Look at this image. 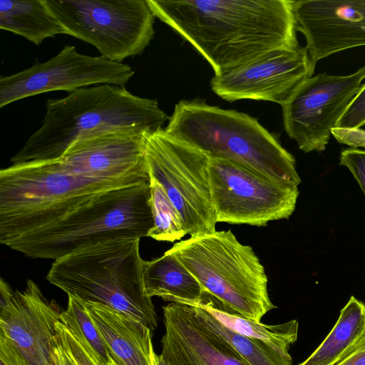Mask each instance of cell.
Returning <instances> with one entry per match:
<instances>
[{"label":"cell","mask_w":365,"mask_h":365,"mask_svg":"<svg viewBox=\"0 0 365 365\" xmlns=\"http://www.w3.org/2000/svg\"><path fill=\"white\" fill-rule=\"evenodd\" d=\"M155 17L220 75L275 49L299 46L290 0H147Z\"/></svg>","instance_id":"cell-1"},{"label":"cell","mask_w":365,"mask_h":365,"mask_svg":"<svg viewBox=\"0 0 365 365\" xmlns=\"http://www.w3.org/2000/svg\"><path fill=\"white\" fill-rule=\"evenodd\" d=\"M169 118L156 100L135 96L124 86L81 88L47 101L40 128L11 162L55 160L80 140L107 133H151Z\"/></svg>","instance_id":"cell-2"},{"label":"cell","mask_w":365,"mask_h":365,"mask_svg":"<svg viewBox=\"0 0 365 365\" xmlns=\"http://www.w3.org/2000/svg\"><path fill=\"white\" fill-rule=\"evenodd\" d=\"M153 226L150 182L96 193L43 225L1 241L31 259H59L90 244L147 237Z\"/></svg>","instance_id":"cell-3"},{"label":"cell","mask_w":365,"mask_h":365,"mask_svg":"<svg viewBox=\"0 0 365 365\" xmlns=\"http://www.w3.org/2000/svg\"><path fill=\"white\" fill-rule=\"evenodd\" d=\"M164 130L210 158L235 161L282 184L298 187L301 183L292 155L245 113L200 100L180 101Z\"/></svg>","instance_id":"cell-4"},{"label":"cell","mask_w":365,"mask_h":365,"mask_svg":"<svg viewBox=\"0 0 365 365\" xmlns=\"http://www.w3.org/2000/svg\"><path fill=\"white\" fill-rule=\"evenodd\" d=\"M138 237H119L83 246L53 262L46 279L68 296L99 302L140 321L158 324L145 291Z\"/></svg>","instance_id":"cell-5"},{"label":"cell","mask_w":365,"mask_h":365,"mask_svg":"<svg viewBox=\"0 0 365 365\" xmlns=\"http://www.w3.org/2000/svg\"><path fill=\"white\" fill-rule=\"evenodd\" d=\"M168 251L223 309L261 322L276 308L269 297L267 277L259 257L230 230L190 237Z\"/></svg>","instance_id":"cell-6"},{"label":"cell","mask_w":365,"mask_h":365,"mask_svg":"<svg viewBox=\"0 0 365 365\" xmlns=\"http://www.w3.org/2000/svg\"><path fill=\"white\" fill-rule=\"evenodd\" d=\"M67 35L118 63L141 54L153 38L155 16L147 0H43Z\"/></svg>","instance_id":"cell-7"},{"label":"cell","mask_w":365,"mask_h":365,"mask_svg":"<svg viewBox=\"0 0 365 365\" xmlns=\"http://www.w3.org/2000/svg\"><path fill=\"white\" fill-rule=\"evenodd\" d=\"M150 178L157 180L180 214L187 235L216 232L209 167L210 157L165 130L145 135Z\"/></svg>","instance_id":"cell-8"},{"label":"cell","mask_w":365,"mask_h":365,"mask_svg":"<svg viewBox=\"0 0 365 365\" xmlns=\"http://www.w3.org/2000/svg\"><path fill=\"white\" fill-rule=\"evenodd\" d=\"M210 185L217 222L265 227L289 219L298 187L273 181L235 161L210 158Z\"/></svg>","instance_id":"cell-9"},{"label":"cell","mask_w":365,"mask_h":365,"mask_svg":"<svg viewBox=\"0 0 365 365\" xmlns=\"http://www.w3.org/2000/svg\"><path fill=\"white\" fill-rule=\"evenodd\" d=\"M1 365H51L58 343V306L29 279L23 291L0 280Z\"/></svg>","instance_id":"cell-10"},{"label":"cell","mask_w":365,"mask_h":365,"mask_svg":"<svg viewBox=\"0 0 365 365\" xmlns=\"http://www.w3.org/2000/svg\"><path fill=\"white\" fill-rule=\"evenodd\" d=\"M365 66L346 76L326 73L303 81L282 106L284 129L304 153L326 149L331 130L361 87Z\"/></svg>","instance_id":"cell-11"},{"label":"cell","mask_w":365,"mask_h":365,"mask_svg":"<svg viewBox=\"0 0 365 365\" xmlns=\"http://www.w3.org/2000/svg\"><path fill=\"white\" fill-rule=\"evenodd\" d=\"M133 68L101 56L81 54L66 46L51 59L16 73L0 77V108L20 99L56 91L71 92L99 84L125 86Z\"/></svg>","instance_id":"cell-12"},{"label":"cell","mask_w":365,"mask_h":365,"mask_svg":"<svg viewBox=\"0 0 365 365\" xmlns=\"http://www.w3.org/2000/svg\"><path fill=\"white\" fill-rule=\"evenodd\" d=\"M314 68L305 47L279 48L215 75L210 86L216 95L229 102L252 99L282 106L303 81L313 76Z\"/></svg>","instance_id":"cell-13"},{"label":"cell","mask_w":365,"mask_h":365,"mask_svg":"<svg viewBox=\"0 0 365 365\" xmlns=\"http://www.w3.org/2000/svg\"><path fill=\"white\" fill-rule=\"evenodd\" d=\"M145 134L107 133L80 140L58 159L87 178L124 187L150 182Z\"/></svg>","instance_id":"cell-14"},{"label":"cell","mask_w":365,"mask_h":365,"mask_svg":"<svg viewBox=\"0 0 365 365\" xmlns=\"http://www.w3.org/2000/svg\"><path fill=\"white\" fill-rule=\"evenodd\" d=\"M293 12L314 66L336 53L365 46V0L293 1Z\"/></svg>","instance_id":"cell-15"},{"label":"cell","mask_w":365,"mask_h":365,"mask_svg":"<svg viewBox=\"0 0 365 365\" xmlns=\"http://www.w3.org/2000/svg\"><path fill=\"white\" fill-rule=\"evenodd\" d=\"M83 303L117 365H158L148 327L106 304Z\"/></svg>","instance_id":"cell-16"},{"label":"cell","mask_w":365,"mask_h":365,"mask_svg":"<svg viewBox=\"0 0 365 365\" xmlns=\"http://www.w3.org/2000/svg\"><path fill=\"white\" fill-rule=\"evenodd\" d=\"M145 291L150 297H158L170 302L197 305L207 300L197 279L172 253L143 262Z\"/></svg>","instance_id":"cell-17"},{"label":"cell","mask_w":365,"mask_h":365,"mask_svg":"<svg viewBox=\"0 0 365 365\" xmlns=\"http://www.w3.org/2000/svg\"><path fill=\"white\" fill-rule=\"evenodd\" d=\"M365 333V304L351 296L334 327L312 354L299 365H336Z\"/></svg>","instance_id":"cell-18"},{"label":"cell","mask_w":365,"mask_h":365,"mask_svg":"<svg viewBox=\"0 0 365 365\" xmlns=\"http://www.w3.org/2000/svg\"><path fill=\"white\" fill-rule=\"evenodd\" d=\"M160 356L170 365H249L228 344L217 336L202 333L184 346L167 329Z\"/></svg>","instance_id":"cell-19"},{"label":"cell","mask_w":365,"mask_h":365,"mask_svg":"<svg viewBox=\"0 0 365 365\" xmlns=\"http://www.w3.org/2000/svg\"><path fill=\"white\" fill-rule=\"evenodd\" d=\"M0 29L21 36L36 46L47 38L67 34L48 11L43 0H1Z\"/></svg>","instance_id":"cell-20"},{"label":"cell","mask_w":365,"mask_h":365,"mask_svg":"<svg viewBox=\"0 0 365 365\" xmlns=\"http://www.w3.org/2000/svg\"><path fill=\"white\" fill-rule=\"evenodd\" d=\"M208 312L219 322L232 331L245 336L262 341L281 354L292 357L289 349L297 339L298 322L295 319L275 325H267L227 312L214 300H207L198 304Z\"/></svg>","instance_id":"cell-21"},{"label":"cell","mask_w":365,"mask_h":365,"mask_svg":"<svg viewBox=\"0 0 365 365\" xmlns=\"http://www.w3.org/2000/svg\"><path fill=\"white\" fill-rule=\"evenodd\" d=\"M197 321L227 343L249 365H292L287 357L267 344L227 328L202 307L191 305Z\"/></svg>","instance_id":"cell-22"},{"label":"cell","mask_w":365,"mask_h":365,"mask_svg":"<svg viewBox=\"0 0 365 365\" xmlns=\"http://www.w3.org/2000/svg\"><path fill=\"white\" fill-rule=\"evenodd\" d=\"M66 309L61 322L81 342L101 365H117L96 325L86 309L83 301L68 295Z\"/></svg>","instance_id":"cell-23"},{"label":"cell","mask_w":365,"mask_h":365,"mask_svg":"<svg viewBox=\"0 0 365 365\" xmlns=\"http://www.w3.org/2000/svg\"><path fill=\"white\" fill-rule=\"evenodd\" d=\"M150 186L153 226L147 237L171 242L180 240L187 235L180 214L157 180L150 178Z\"/></svg>","instance_id":"cell-24"},{"label":"cell","mask_w":365,"mask_h":365,"mask_svg":"<svg viewBox=\"0 0 365 365\" xmlns=\"http://www.w3.org/2000/svg\"><path fill=\"white\" fill-rule=\"evenodd\" d=\"M57 328L63 346L76 365H101L61 322L58 323Z\"/></svg>","instance_id":"cell-25"},{"label":"cell","mask_w":365,"mask_h":365,"mask_svg":"<svg viewBox=\"0 0 365 365\" xmlns=\"http://www.w3.org/2000/svg\"><path fill=\"white\" fill-rule=\"evenodd\" d=\"M365 125V83L351 103L339 120L336 127L344 128H360Z\"/></svg>","instance_id":"cell-26"},{"label":"cell","mask_w":365,"mask_h":365,"mask_svg":"<svg viewBox=\"0 0 365 365\" xmlns=\"http://www.w3.org/2000/svg\"><path fill=\"white\" fill-rule=\"evenodd\" d=\"M340 164L348 168L365 195V150L352 148L344 150Z\"/></svg>","instance_id":"cell-27"},{"label":"cell","mask_w":365,"mask_h":365,"mask_svg":"<svg viewBox=\"0 0 365 365\" xmlns=\"http://www.w3.org/2000/svg\"><path fill=\"white\" fill-rule=\"evenodd\" d=\"M331 135L340 143L352 148H365V130L359 128H334Z\"/></svg>","instance_id":"cell-28"},{"label":"cell","mask_w":365,"mask_h":365,"mask_svg":"<svg viewBox=\"0 0 365 365\" xmlns=\"http://www.w3.org/2000/svg\"><path fill=\"white\" fill-rule=\"evenodd\" d=\"M336 365H365V333L354 349Z\"/></svg>","instance_id":"cell-29"},{"label":"cell","mask_w":365,"mask_h":365,"mask_svg":"<svg viewBox=\"0 0 365 365\" xmlns=\"http://www.w3.org/2000/svg\"><path fill=\"white\" fill-rule=\"evenodd\" d=\"M55 356L58 365H76L73 359L63 346L60 336L58 343L55 349Z\"/></svg>","instance_id":"cell-30"},{"label":"cell","mask_w":365,"mask_h":365,"mask_svg":"<svg viewBox=\"0 0 365 365\" xmlns=\"http://www.w3.org/2000/svg\"><path fill=\"white\" fill-rule=\"evenodd\" d=\"M158 365H170L160 355H158Z\"/></svg>","instance_id":"cell-31"},{"label":"cell","mask_w":365,"mask_h":365,"mask_svg":"<svg viewBox=\"0 0 365 365\" xmlns=\"http://www.w3.org/2000/svg\"><path fill=\"white\" fill-rule=\"evenodd\" d=\"M51 365H58L57 364V361H56V356H55V351H54V359H53V362L51 363Z\"/></svg>","instance_id":"cell-32"}]
</instances>
